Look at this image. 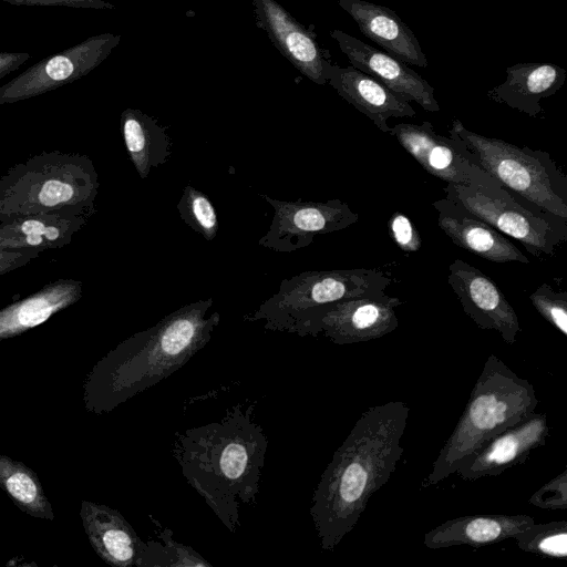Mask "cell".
Returning <instances> with one entry per match:
<instances>
[{
  "label": "cell",
  "instance_id": "26",
  "mask_svg": "<svg viewBox=\"0 0 567 567\" xmlns=\"http://www.w3.org/2000/svg\"><path fill=\"white\" fill-rule=\"evenodd\" d=\"M0 487L23 513L53 520L54 513L37 473L0 453Z\"/></svg>",
  "mask_w": 567,
  "mask_h": 567
},
{
  "label": "cell",
  "instance_id": "21",
  "mask_svg": "<svg viewBox=\"0 0 567 567\" xmlns=\"http://www.w3.org/2000/svg\"><path fill=\"white\" fill-rule=\"evenodd\" d=\"M535 520L526 514H475L445 520L429 530L423 545L442 549L466 545L474 548L514 538Z\"/></svg>",
  "mask_w": 567,
  "mask_h": 567
},
{
  "label": "cell",
  "instance_id": "4",
  "mask_svg": "<svg viewBox=\"0 0 567 567\" xmlns=\"http://www.w3.org/2000/svg\"><path fill=\"white\" fill-rule=\"evenodd\" d=\"M533 383L517 375L502 359L489 354L463 413L444 442L421 487L455 474L458 465L485 442L535 412Z\"/></svg>",
  "mask_w": 567,
  "mask_h": 567
},
{
  "label": "cell",
  "instance_id": "29",
  "mask_svg": "<svg viewBox=\"0 0 567 567\" xmlns=\"http://www.w3.org/2000/svg\"><path fill=\"white\" fill-rule=\"evenodd\" d=\"M177 210L182 220L207 241L217 236L219 223L216 208L202 190L186 185L177 203Z\"/></svg>",
  "mask_w": 567,
  "mask_h": 567
},
{
  "label": "cell",
  "instance_id": "14",
  "mask_svg": "<svg viewBox=\"0 0 567 567\" xmlns=\"http://www.w3.org/2000/svg\"><path fill=\"white\" fill-rule=\"evenodd\" d=\"M447 282L463 311L483 330H494L513 346L520 332L514 307L496 284L478 268L462 259L449 266Z\"/></svg>",
  "mask_w": 567,
  "mask_h": 567
},
{
  "label": "cell",
  "instance_id": "3",
  "mask_svg": "<svg viewBox=\"0 0 567 567\" xmlns=\"http://www.w3.org/2000/svg\"><path fill=\"white\" fill-rule=\"evenodd\" d=\"M213 302L208 298L182 306L104 355L85 382L87 410L110 412L184 367L219 324V312L208 315Z\"/></svg>",
  "mask_w": 567,
  "mask_h": 567
},
{
  "label": "cell",
  "instance_id": "12",
  "mask_svg": "<svg viewBox=\"0 0 567 567\" xmlns=\"http://www.w3.org/2000/svg\"><path fill=\"white\" fill-rule=\"evenodd\" d=\"M401 146L432 176L450 185L502 186L488 173L481 169L467 157L462 142L450 135L435 132L433 125L398 123L389 132Z\"/></svg>",
  "mask_w": 567,
  "mask_h": 567
},
{
  "label": "cell",
  "instance_id": "31",
  "mask_svg": "<svg viewBox=\"0 0 567 567\" xmlns=\"http://www.w3.org/2000/svg\"><path fill=\"white\" fill-rule=\"evenodd\" d=\"M528 503L542 509L557 511L567 508V468L540 486Z\"/></svg>",
  "mask_w": 567,
  "mask_h": 567
},
{
  "label": "cell",
  "instance_id": "27",
  "mask_svg": "<svg viewBox=\"0 0 567 567\" xmlns=\"http://www.w3.org/2000/svg\"><path fill=\"white\" fill-rule=\"evenodd\" d=\"M158 540L144 543L140 567H207L212 564L195 549L178 543L173 532L148 515Z\"/></svg>",
  "mask_w": 567,
  "mask_h": 567
},
{
  "label": "cell",
  "instance_id": "8",
  "mask_svg": "<svg viewBox=\"0 0 567 567\" xmlns=\"http://www.w3.org/2000/svg\"><path fill=\"white\" fill-rule=\"evenodd\" d=\"M444 192L446 198L518 240L535 257L553 256L556 247L566 240L567 223L527 208L503 186L446 184Z\"/></svg>",
  "mask_w": 567,
  "mask_h": 567
},
{
  "label": "cell",
  "instance_id": "32",
  "mask_svg": "<svg viewBox=\"0 0 567 567\" xmlns=\"http://www.w3.org/2000/svg\"><path fill=\"white\" fill-rule=\"evenodd\" d=\"M388 228L392 240L403 252H416L421 248L420 234L406 215L395 212L388 221Z\"/></svg>",
  "mask_w": 567,
  "mask_h": 567
},
{
  "label": "cell",
  "instance_id": "22",
  "mask_svg": "<svg viewBox=\"0 0 567 567\" xmlns=\"http://www.w3.org/2000/svg\"><path fill=\"white\" fill-rule=\"evenodd\" d=\"M567 71L550 62H519L506 68L503 83L487 92V97L528 116L543 112L542 101L564 85Z\"/></svg>",
  "mask_w": 567,
  "mask_h": 567
},
{
  "label": "cell",
  "instance_id": "17",
  "mask_svg": "<svg viewBox=\"0 0 567 567\" xmlns=\"http://www.w3.org/2000/svg\"><path fill=\"white\" fill-rule=\"evenodd\" d=\"M441 230L458 247L493 262L529 264V259L502 233L461 204L446 197L435 200Z\"/></svg>",
  "mask_w": 567,
  "mask_h": 567
},
{
  "label": "cell",
  "instance_id": "23",
  "mask_svg": "<svg viewBox=\"0 0 567 567\" xmlns=\"http://www.w3.org/2000/svg\"><path fill=\"white\" fill-rule=\"evenodd\" d=\"M92 216L74 212H53L18 217L0 223V249L42 252L62 248Z\"/></svg>",
  "mask_w": 567,
  "mask_h": 567
},
{
  "label": "cell",
  "instance_id": "35",
  "mask_svg": "<svg viewBox=\"0 0 567 567\" xmlns=\"http://www.w3.org/2000/svg\"><path fill=\"white\" fill-rule=\"evenodd\" d=\"M31 54L29 52H0V80L24 64Z\"/></svg>",
  "mask_w": 567,
  "mask_h": 567
},
{
  "label": "cell",
  "instance_id": "13",
  "mask_svg": "<svg viewBox=\"0 0 567 567\" xmlns=\"http://www.w3.org/2000/svg\"><path fill=\"white\" fill-rule=\"evenodd\" d=\"M256 25L302 75L316 84L328 82L332 63L329 50L318 41L313 25L306 27L276 0H251Z\"/></svg>",
  "mask_w": 567,
  "mask_h": 567
},
{
  "label": "cell",
  "instance_id": "9",
  "mask_svg": "<svg viewBox=\"0 0 567 567\" xmlns=\"http://www.w3.org/2000/svg\"><path fill=\"white\" fill-rule=\"evenodd\" d=\"M120 41V34H95L35 62L0 86V105L35 97L80 80L97 68Z\"/></svg>",
  "mask_w": 567,
  "mask_h": 567
},
{
  "label": "cell",
  "instance_id": "30",
  "mask_svg": "<svg viewBox=\"0 0 567 567\" xmlns=\"http://www.w3.org/2000/svg\"><path fill=\"white\" fill-rule=\"evenodd\" d=\"M528 298L537 312L566 337L567 292L555 291L548 284L544 282Z\"/></svg>",
  "mask_w": 567,
  "mask_h": 567
},
{
  "label": "cell",
  "instance_id": "1",
  "mask_svg": "<svg viewBox=\"0 0 567 567\" xmlns=\"http://www.w3.org/2000/svg\"><path fill=\"white\" fill-rule=\"evenodd\" d=\"M409 415L410 406L398 400L369 406L334 451L309 509L322 550H334L390 481L403 454Z\"/></svg>",
  "mask_w": 567,
  "mask_h": 567
},
{
  "label": "cell",
  "instance_id": "7",
  "mask_svg": "<svg viewBox=\"0 0 567 567\" xmlns=\"http://www.w3.org/2000/svg\"><path fill=\"white\" fill-rule=\"evenodd\" d=\"M392 279L381 269L352 268L307 270L282 279L279 289L244 317L245 321H264V329L299 337L307 322L333 302L385 292Z\"/></svg>",
  "mask_w": 567,
  "mask_h": 567
},
{
  "label": "cell",
  "instance_id": "16",
  "mask_svg": "<svg viewBox=\"0 0 567 567\" xmlns=\"http://www.w3.org/2000/svg\"><path fill=\"white\" fill-rule=\"evenodd\" d=\"M330 35L352 66L380 81L403 101H413L427 112L440 111L434 87L408 64L341 30L334 29Z\"/></svg>",
  "mask_w": 567,
  "mask_h": 567
},
{
  "label": "cell",
  "instance_id": "24",
  "mask_svg": "<svg viewBox=\"0 0 567 567\" xmlns=\"http://www.w3.org/2000/svg\"><path fill=\"white\" fill-rule=\"evenodd\" d=\"M83 282L73 278L50 281L35 292L0 309V340L35 328L58 312L76 303Z\"/></svg>",
  "mask_w": 567,
  "mask_h": 567
},
{
  "label": "cell",
  "instance_id": "19",
  "mask_svg": "<svg viewBox=\"0 0 567 567\" xmlns=\"http://www.w3.org/2000/svg\"><path fill=\"white\" fill-rule=\"evenodd\" d=\"M338 4L355 21L362 34L388 54L405 64L427 66L416 35L395 11L367 0H338Z\"/></svg>",
  "mask_w": 567,
  "mask_h": 567
},
{
  "label": "cell",
  "instance_id": "28",
  "mask_svg": "<svg viewBox=\"0 0 567 567\" xmlns=\"http://www.w3.org/2000/svg\"><path fill=\"white\" fill-rule=\"evenodd\" d=\"M514 539L523 551L565 559L567 557V520L534 523L517 534Z\"/></svg>",
  "mask_w": 567,
  "mask_h": 567
},
{
  "label": "cell",
  "instance_id": "20",
  "mask_svg": "<svg viewBox=\"0 0 567 567\" xmlns=\"http://www.w3.org/2000/svg\"><path fill=\"white\" fill-rule=\"evenodd\" d=\"M337 93L358 111L368 116L375 126L388 133L391 117H413L414 109L373 76L352 65L342 68L331 63L328 82Z\"/></svg>",
  "mask_w": 567,
  "mask_h": 567
},
{
  "label": "cell",
  "instance_id": "10",
  "mask_svg": "<svg viewBox=\"0 0 567 567\" xmlns=\"http://www.w3.org/2000/svg\"><path fill=\"white\" fill-rule=\"evenodd\" d=\"M260 196L274 208L268 231L258 245L275 252H293L312 244L317 235L339 231L355 224L359 215L341 199L281 200Z\"/></svg>",
  "mask_w": 567,
  "mask_h": 567
},
{
  "label": "cell",
  "instance_id": "15",
  "mask_svg": "<svg viewBox=\"0 0 567 567\" xmlns=\"http://www.w3.org/2000/svg\"><path fill=\"white\" fill-rule=\"evenodd\" d=\"M549 425L545 413H532L485 442L457 467L455 474L464 481L497 476L526 462L529 455L546 444Z\"/></svg>",
  "mask_w": 567,
  "mask_h": 567
},
{
  "label": "cell",
  "instance_id": "34",
  "mask_svg": "<svg viewBox=\"0 0 567 567\" xmlns=\"http://www.w3.org/2000/svg\"><path fill=\"white\" fill-rule=\"evenodd\" d=\"M39 256L38 251L0 249V276L24 267Z\"/></svg>",
  "mask_w": 567,
  "mask_h": 567
},
{
  "label": "cell",
  "instance_id": "18",
  "mask_svg": "<svg viewBox=\"0 0 567 567\" xmlns=\"http://www.w3.org/2000/svg\"><path fill=\"white\" fill-rule=\"evenodd\" d=\"M80 517L97 556L114 567H140L144 540L116 509L82 501Z\"/></svg>",
  "mask_w": 567,
  "mask_h": 567
},
{
  "label": "cell",
  "instance_id": "33",
  "mask_svg": "<svg viewBox=\"0 0 567 567\" xmlns=\"http://www.w3.org/2000/svg\"><path fill=\"white\" fill-rule=\"evenodd\" d=\"M14 6L68 7L74 9H114L115 6L104 0H0Z\"/></svg>",
  "mask_w": 567,
  "mask_h": 567
},
{
  "label": "cell",
  "instance_id": "2",
  "mask_svg": "<svg viewBox=\"0 0 567 567\" xmlns=\"http://www.w3.org/2000/svg\"><path fill=\"white\" fill-rule=\"evenodd\" d=\"M255 404H236L218 421L177 432L173 456L187 483L230 532L239 509L259 494L268 439L255 421Z\"/></svg>",
  "mask_w": 567,
  "mask_h": 567
},
{
  "label": "cell",
  "instance_id": "6",
  "mask_svg": "<svg viewBox=\"0 0 567 567\" xmlns=\"http://www.w3.org/2000/svg\"><path fill=\"white\" fill-rule=\"evenodd\" d=\"M449 134L462 142L468 159L512 195L567 223V177L548 153L474 133L460 120L452 122Z\"/></svg>",
  "mask_w": 567,
  "mask_h": 567
},
{
  "label": "cell",
  "instance_id": "11",
  "mask_svg": "<svg viewBox=\"0 0 567 567\" xmlns=\"http://www.w3.org/2000/svg\"><path fill=\"white\" fill-rule=\"evenodd\" d=\"M403 301L384 293L343 299L319 310L305 326L301 337L323 334L338 346L384 337L399 327L395 308Z\"/></svg>",
  "mask_w": 567,
  "mask_h": 567
},
{
  "label": "cell",
  "instance_id": "5",
  "mask_svg": "<svg viewBox=\"0 0 567 567\" xmlns=\"http://www.w3.org/2000/svg\"><path fill=\"white\" fill-rule=\"evenodd\" d=\"M99 188V174L87 155L41 152L0 176V223L53 212L93 216Z\"/></svg>",
  "mask_w": 567,
  "mask_h": 567
},
{
  "label": "cell",
  "instance_id": "25",
  "mask_svg": "<svg viewBox=\"0 0 567 567\" xmlns=\"http://www.w3.org/2000/svg\"><path fill=\"white\" fill-rule=\"evenodd\" d=\"M120 127L128 158L142 179L171 157L172 140L155 117L128 107L121 113Z\"/></svg>",
  "mask_w": 567,
  "mask_h": 567
}]
</instances>
